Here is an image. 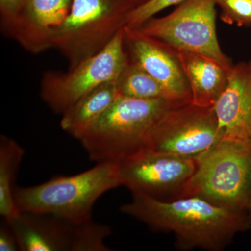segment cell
I'll use <instances>...</instances> for the list:
<instances>
[{
    "instance_id": "cell-1",
    "label": "cell",
    "mask_w": 251,
    "mask_h": 251,
    "mask_svg": "<svg viewBox=\"0 0 251 251\" xmlns=\"http://www.w3.org/2000/svg\"><path fill=\"white\" fill-rule=\"evenodd\" d=\"M120 209L151 230L173 233L175 247L182 251H222L237 234L251 228L246 214L198 196L162 201L132 193L130 202Z\"/></svg>"
},
{
    "instance_id": "cell-2",
    "label": "cell",
    "mask_w": 251,
    "mask_h": 251,
    "mask_svg": "<svg viewBox=\"0 0 251 251\" xmlns=\"http://www.w3.org/2000/svg\"><path fill=\"white\" fill-rule=\"evenodd\" d=\"M189 102L119 95L79 138L91 161L119 163L143 150L149 132L170 109Z\"/></svg>"
},
{
    "instance_id": "cell-3",
    "label": "cell",
    "mask_w": 251,
    "mask_h": 251,
    "mask_svg": "<svg viewBox=\"0 0 251 251\" xmlns=\"http://www.w3.org/2000/svg\"><path fill=\"white\" fill-rule=\"evenodd\" d=\"M120 184L118 163H97L70 176H57L36 186L16 187L14 197L20 211L49 214L72 224L92 219L96 202Z\"/></svg>"
},
{
    "instance_id": "cell-4",
    "label": "cell",
    "mask_w": 251,
    "mask_h": 251,
    "mask_svg": "<svg viewBox=\"0 0 251 251\" xmlns=\"http://www.w3.org/2000/svg\"><path fill=\"white\" fill-rule=\"evenodd\" d=\"M251 172V144L221 140L197 158L196 171L179 198L198 196L247 215Z\"/></svg>"
},
{
    "instance_id": "cell-5",
    "label": "cell",
    "mask_w": 251,
    "mask_h": 251,
    "mask_svg": "<svg viewBox=\"0 0 251 251\" xmlns=\"http://www.w3.org/2000/svg\"><path fill=\"white\" fill-rule=\"evenodd\" d=\"M138 6L135 0H72L52 48L62 52L73 69L108 45Z\"/></svg>"
},
{
    "instance_id": "cell-6",
    "label": "cell",
    "mask_w": 251,
    "mask_h": 251,
    "mask_svg": "<svg viewBox=\"0 0 251 251\" xmlns=\"http://www.w3.org/2000/svg\"><path fill=\"white\" fill-rule=\"evenodd\" d=\"M216 0H185L161 18H151L135 28L144 35L175 50L201 54L215 60L227 72L234 64L223 52L216 35Z\"/></svg>"
},
{
    "instance_id": "cell-7",
    "label": "cell",
    "mask_w": 251,
    "mask_h": 251,
    "mask_svg": "<svg viewBox=\"0 0 251 251\" xmlns=\"http://www.w3.org/2000/svg\"><path fill=\"white\" fill-rule=\"evenodd\" d=\"M126 62L122 28L100 52L69 72L45 74L41 82V98L54 112L62 115L91 91L116 80Z\"/></svg>"
},
{
    "instance_id": "cell-8",
    "label": "cell",
    "mask_w": 251,
    "mask_h": 251,
    "mask_svg": "<svg viewBox=\"0 0 251 251\" xmlns=\"http://www.w3.org/2000/svg\"><path fill=\"white\" fill-rule=\"evenodd\" d=\"M222 140L214 107L189 102L168 110L149 132L144 150L197 159Z\"/></svg>"
},
{
    "instance_id": "cell-9",
    "label": "cell",
    "mask_w": 251,
    "mask_h": 251,
    "mask_svg": "<svg viewBox=\"0 0 251 251\" xmlns=\"http://www.w3.org/2000/svg\"><path fill=\"white\" fill-rule=\"evenodd\" d=\"M118 166L120 184L132 193L170 201L179 197L196 171L197 159L143 149Z\"/></svg>"
},
{
    "instance_id": "cell-10",
    "label": "cell",
    "mask_w": 251,
    "mask_h": 251,
    "mask_svg": "<svg viewBox=\"0 0 251 251\" xmlns=\"http://www.w3.org/2000/svg\"><path fill=\"white\" fill-rule=\"evenodd\" d=\"M127 57L148 73L169 98L191 102V89L176 50L136 29L124 27Z\"/></svg>"
},
{
    "instance_id": "cell-11",
    "label": "cell",
    "mask_w": 251,
    "mask_h": 251,
    "mask_svg": "<svg viewBox=\"0 0 251 251\" xmlns=\"http://www.w3.org/2000/svg\"><path fill=\"white\" fill-rule=\"evenodd\" d=\"M222 140L251 144V78L247 62L233 66L214 106Z\"/></svg>"
},
{
    "instance_id": "cell-12",
    "label": "cell",
    "mask_w": 251,
    "mask_h": 251,
    "mask_svg": "<svg viewBox=\"0 0 251 251\" xmlns=\"http://www.w3.org/2000/svg\"><path fill=\"white\" fill-rule=\"evenodd\" d=\"M72 2V0H27L13 39L31 53L51 49Z\"/></svg>"
},
{
    "instance_id": "cell-13",
    "label": "cell",
    "mask_w": 251,
    "mask_h": 251,
    "mask_svg": "<svg viewBox=\"0 0 251 251\" xmlns=\"http://www.w3.org/2000/svg\"><path fill=\"white\" fill-rule=\"evenodd\" d=\"M6 221L17 237L21 251H70L74 224L69 221L23 211Z\"/></svg>"
},
{
    "instance_id": "cell-14",
    "label": "cell",
    "mask_w": 251,
    "mask_h": 251,
    "mask_svg": "<svg viewBox=\"0 0 251 251\" xmlns=\"http://www.w3.org/2000/svg\"><path fill=\"white\" fill-rule=\"evenodd\" d=\"M191 89V103L214 107L227 84L228 72L214 59L195 52L176 50Z\"/></svg>"
},
{
    "instance_id": "cell-15",
    "label": "cell",
    "mask_w": 251,
    "mask_h": 251,
    "mask_svg": "<svg viewBox=\"0 0 251 251\" xmlns=\"http://www.w3.org/2000/svg\"><path fill=\"white\" fill-rule=\"evenodd\" d=\"M118 96L115 80L99 86L63 114L61 128L78 140L108 110Z\"/></svg>"
},
{
    "instance_id": "cell-16",
    "label": "cell",
    "mask_w": 251,
    "mask_h": 251,
    "mask_svg": "<svg viewBox=\"0 0 251 251\" xmlns=\"http://www.w3.org/2000/svg\"><path fill=\"white\" fill-rule=\"evenodd\" d=\"M24 149L12 138L0 136V215L9 221L20 213L15 201V186Z\"/></svg>"
},
{
    "instance_id": "cell-17",
    "label": "cell",
    "mask_w": 251,
    "mask_h": 251,
    "mask_svg": "<svg viewBox=\"0 0 251 251\" xmlns=\"http://www.w3.org/2000/svg\"><path fill=\"white\" fill-rule=\"evenodd\" d=\"M115 84L119 95L124 97L140 99H171L158 81L128 57Z\"/></svg>"
},
{
    "instance_id": "cell-18",
    "label": "cell",
    "mask_w": 251,
    "mask_h": 251,
    "mask_svg": "<svg viewBox=\"0 0 251 251\" xmlns=\"http://www.w3.org/2000/svg\"><path fill=\"white\" fill-rule=\"evenodd\" d=\"M111 233L110 226L95 222L92 219L74 224L70 251H112L105 243Z\"/></svg>"
},
{
    "instance_id": "cell-19",
    "label": "cell",
    "mask_w": 251,
    "mask_h": 251,
    "mask_svg": "<svg viewBox=\"0 0 251 251\" xmlns=\"http://www.w3.org/2000/svg\"><path fill=\"white\" fill-rule=\"evenodd\" d=\"M223 22L238 27H251V0H216Z\"/></svg>"
},
{
    "instance_id": "cell-20",
    "label": "cell",
    "mask_w": 251,
    "mask_h": 251,
    "mask_svg": "<svg viewBox=\"0 0 251 251\" xmlns=\"http://www.w3.org/2000/svg\"><path fill=\"white\" fill-rule=\"evenodd\" d=\"M185 0H148L133 9L128 16L125 27L135 28L162 10L173 5L179 4Z\"/></svg>"
},
{
    "instance_id": "cell-21",
    "label": "cell",
    "mask_w": 251,
    "mask_h": 251,
    "mask_svg": "<svg viewBox=\"0 0 251 251\" xmlns=\"http://www.w3.org/2000/svg\"><path fill=\"white\" fill-rule=\"evenodd\" d=\"M27 0H0L1 27L5 34L14 38Z\"/></svg>"
},
{
    "instance_id": "cell-22",
    "label": "cell",
    "mask_w": 251,
    "mask_h": 251,
    "mask_svg": "<svg viewBox=\"0 0 251 251\" xmlns=\"http://www.w3.org/2000/svg\"><path fill=\"white\" fill-rule=\"evenodd\" d=\"M0 251H21L17 237L9 223L3 219L0 226Z\"/></svg>"
},
{
    "instance_id": "cell-23",
    "label": "cell",
    "mask_w": 251,
    "mask_h": 251,
    "mask_svg": "<svg viewBox=\"0 0 251 251\" xmlns=\"http://www.w3.org/2000/svg\"><path fill=\"white\" fill-rule=\"evenodd\" d=\"M247 215L249 219V222L251 224V172L250 176V181H249V192H248Z\"/></svg>"
},
{
    "instance_id": "cell-24",
    "label": "cell",
    "mask_w": 251,
    "mask_h": 251,
    "mask_svg": "<svg viewBox=\"0 0 251 251\" xmlns=\"http://www.w3.org/2000/svg\"><path fill=\"white\" fill-rule=\"evenodd\" d=\"M247 65L248 71H249V75H250L251 78V59L249 61V62H247Z\"/></svg>"
},
{
    "instance_id": "cell-25",
    "label": "cell",
    "mask_w": 251,
    "mask_h": 251,
    "mask_svg": "<svg viewBox=\"0 0 251 251\" xmlns=\"http://www.w3.org/2000/svg\"><path fill=\"white\" fill-rule=\"evenodd\" d=\"M137 1H138V3H139L140 5L144 4V3L146 2L147 1H148V0H137Z\"/></svg>"
},
{
    "instance_id": "cell-26",
    "label": "cell",
    "mask_w": 251,
    "mask_h": 251,
    "mask_svg": "<svg viewBox=\"0 0 251 251\" xmlns=\"http://www.w3.org/2000/svg\"><path fill=\"white\" fill-rule=\"evenodd\" d=\"M135 1H137V2H138V4H139V3H138V1H137V0H135Z\"/></svg>"
}]
</instances>
